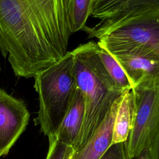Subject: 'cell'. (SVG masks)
Masks as SVG:
<instances>
[{"label": "cell", "instance_id": "9c48e42d", "mask_svg": "<svg viewBox=\"0 0 159 159\" xmlns=\"http://www.w3.org/2000/svg\"><path fill=\"white\" fill-rule=\"evenodd\" d=\"M120 96L93 135L80 149L73 150L71 159H101L107 150L111 145L113 125Z\"/></svg>", "mask_w": 159, "mask_h": 159}, {"label": "cell", "instance_id": "d6986e66", "mask_svg": "<svg viewBox=\"0 0 159 159\" xmlns=\"http://www.w3.org/2000/svg\"><path fill=\"white\" fill-rule=\"evenodd\" d=\"M124 159H129V158H127V157H126V158H124Z\"/></svg>", "mask_w": 159, "mask_h": 159}, {"label": "cell", "instance_id": "ba28073f", "mask_svg": "<svg viewBox=\"0 0 159 159\" xmlns=\"http://www.w3.org/2000/svg\"><path fill=\"white\" fill-rule=\"evenodd\" d=\"M113 57L124 70L132 85V89L159 87L158 60L133 55Z\"/></svg>", "mask_w": 159, "mask_h": 159}, {"label": "cell", "instance_id": "5bb4252c", "mask_svg": "<svg viewBox=\"0 0 159 159\" xmlns=\"http://www.w3.org/2000/svg\"><path fill=\"white\" fill-rule=\"evenodd\" d=\"M49 142V147L45 159H65L68 152L72 148L55 138Z\"/></svg>", "mask_w": 159, "mask_h": 159}, {"label": "cell", "instance_id": "9a60e30c", "mask_svg": "<svg viewBox=\"0 0 159 159\" xmlns=\"http://www.w3.org/2000/svg\"><path fill=\"white\" fill-rule=\"evenodd\" d=\"M126 157L124 142L111 145L101 159H124Z\"/></svg>", "mask_w": 159, "mask_h": 159}, {"label": "cell", "instance_id": "8fae6325", "mask_svg": "<svg viewBox=\"0 0 159 159\" xmlns=\"http://www.w3.org/2000/svg\"><path fill=\"white\" fill-rule=\"evenodd\" d=\"M132 126V93L125 91L119 98L114 119L111 145L127 141Z\"/></svg>", "mask_w": 159, "mask_h": 159}, {"label": "cell", "instance_id": "277c9868", "mask_svg": "<svg viewBox=\"0 0 159 159\" xmlns=\"http://www.w3.org/2000/svg\"><path fill=\"white\" fill-rule=\"evenodd\" d=\"M96 38L113 56H140L159 61V11L129 19Z\"/></svg>", "mask_w": 159, "mask_h": 159}, {"label": "cell", "instance_id": "ffe728a7", "mask_svg": "<svg viewBox=\"0 0 159 159\" xmlns=\"http://www.w3.org/2000/svg\"><path fill=\"white\" fill-rule=\"evenodd\" d=\"M0 70H1V68H0Z\"/></svg>", "mask_w": 159, "mask_h": 159}, {"label": "cell", "instance_id": "5b68a950", "mask_svg": "<svg viewBox=\"0 0 159 159\" xmlns=\"http://www.w3.org/2000/svg\"><path fill=\"white\" fill-rule=\"evenodd\" d=\"M131 93L132 126L125 142L129 159L149 148L159 128V87H137Z\"/></svg>", "mask_w": 159, "mask_h": 159}, {"label": "cell", "instance_id": "4fadbf2b", "mask_svg": "<svg viewBox=\"0 0 159 159\" xmlns=\"http://www.w3.org/2000/svg\"><path fill=\"white\" fill-rule=\"evenodd\" d=\"M94 0H67V14L71 34L86 28V22L92 15Z\"/></svg>", "mask_w": 159, "mask_h": 159}, {"label": "cell", "instance_id": "6da1fadb", "mask_svg": "<svg viewBox=\"0 0 159 159\" xmlns=\"http://www.w3.org/2000/svg\"><path fill=\"white\" fill-rule=\"evenodd\" d=\"M67 0H0V51L19 77L34 78L68 52Z\"/></svg>", "mask_w": 159, "mask_h": 159}, {"label": "cell", "instance_id": "2e32d148", "mask_svg": "<svg viewBox=\"0 0 159 159\" xmlns=\"http://www.w3.org/2000/svg\"><path fill=\"white\" fill-rule=\"evenodd\" d=\"M148 150L151 159H159V128L155 134Z\"/></svg>", "mask_w": 159, "mask_h": 159}, {"label": "cell", "instance_id": "3957f363", "mask_svg": "<svg viewBox=\"0 0 159 159\" xmlns=\"http://www.w3.org/2000/svg\"><path fill=\"white\" fill-rule=\"evenodd\" d=\"M34 78V88L38 93L39 109L35 124L48 137H57L59 125L77 88L72 52Z\"/></svg>", "mask_w": 159, "mask_h": 159}, {"label": "cell", "instance_id": "8992f818", "mask_svg": "<svg viewBox=\"0 0 159 159\" xmlns=\"http://www.w3.org/2000/svg\"><path fill=\"white\" fill-rule=\"evenodd\" d=\"M158 11L159 0H94L91 16L99 22L84 30L96 38L129 19Z\"/></svg>", "mask_w": 159, "mask_h": 159}, {"label": "cell", "instance_id": "52a82bcc", "mask_svg": "<svg viewBox=\"0 0 159 159\" xmlns=\"http://www.w3.org/2000/svg\"><path fill=\"white\" fill-rule=\"evenodd\" d=\"M30 116L24 101L0 88V157L9 153L25 130Z\"/></svg>", "mask_w": 159, "mask_h": 159}, {"label": "cell", "instance_id": "ac0fdd59", "mask_svg": "<svg viewBox=\"0 0 159 159\" xmlns=\"http://www.w3.org/2000/svg\"><path fill=\"white\" fill-rule=\"evenodd\" d=\"M73 149L71 148L69 152L68 153H67L66 157H65V159H71L72 158V156H73Z\"/></svg>", "mask_w": 159, "mask_h": 159}, {"label": "cell", "instance_id": "7c38bea8", "mask_svg": "<svg viewBox=\"0 0 159 159\" xmlns=\"http://www.w3.org/2000/svg\"><path fill=\"white\" fill-rule=\"evenodd\" d=\"M97 52L99 58L117 89L123 93L132 90V85L116 59L102 46L98 43Z\"/></svg>", "mask_w": 159, "mask_h": 159}, {"label": "cell", "instance_id": "30bf717a", "mask_svg": "<svg viewBox=\"0 0 159 159\" xmlns=\"http://www.w3.org/2000/svg\"><path fill=\"white\" fill-rule=\"evenodd\" d=\"M83 116V96L77 87L58 129L57 139L74 149L79 137Z\"/></svg>", "mask_w": 159, "mask_h": 159}, {"label": "cell", "instance_id": "e0dca14e", "mask_svg": "<svg viewBox=\"0 0 159 159\" xmlns=\"http://www.w3.org/2000/svg\"><path fill=\"white\" fill-rule=\"evenodd\" d=\"M132 159H151L149 150L148 148H145L142 150Z\"/></svg>", "mask_w": 159, "mask_h": 159}, {"label": "cell", "instance_id": "7a4b0ae2", "mask_svg": "<svg viewBox=\"0 0 159 159\" xmlns=\"http://www.w3.org/2000/svg\"><path fill=\"white\" fill-rule=\"evenodd\" d=\"M97 47V43L89 42L71 51L76 86L84 99L83 120L74 151L80 149L93 135L122 93L106 72Z\"/></svg>", "mask_w": 159, "mask_h": 159}]
</instances>
